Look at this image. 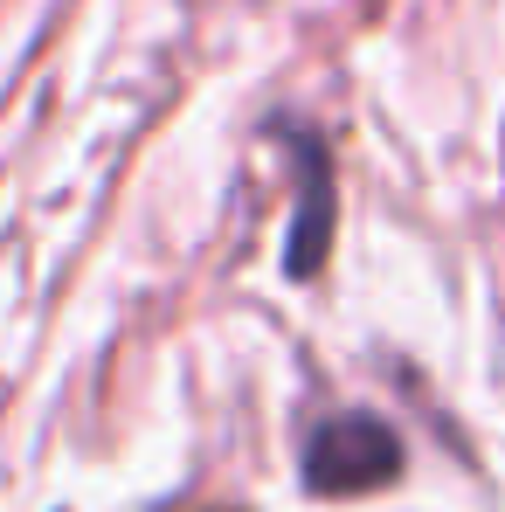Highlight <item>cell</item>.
<instances>
[{"instance_id": "obj_1", "label": "cell", "mask_w": 505, "mask_h": 512, "mask_svg": "<svg viewBox=\"0 0 505 512\" xmlns=\"http://www.w3.org/2000/svg\"><path fill=\"white\" fill-rule=\"evenodd\" d=\"M402 471V443L395 429L367 409H346V416H326L305 443V485L312 492H333V499H360L374 485H388Z\"/></svg>"}, {"instance_id": "obj_2", "label": "cell", "mask_w": 505, "mask_h": 512, "mask_svg": "<svg viewBox=\"0 0 505 512\" xmlns=\"http://www.w3.org/2000/svg\"><path fill=\"white\" fill-rule=\"evenodd\" d=\"M326 222H333V180H326V160L319 146L305 139V208H298V236H291V270H319L326 256Z\"/></svg>"}]
</instances>
